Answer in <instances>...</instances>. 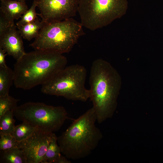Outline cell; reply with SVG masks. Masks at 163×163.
I'll use <instances>...</instances> for the list:
<instances>
[{"label":"cell","instance_id":"cell-1","mask_svg":"<svg viewBox=\"0 0 163 163\" xmlns=\"http://www.w3.org/2000/svg\"><path fill=\"white\" fill-rule=\"evenodd\" d=\"M67 63V59L62 54L35 50L26 53L14 65L13 84L16 88L25 90L43 85Z\"/></svg>","mask_w":163,"mask_h":163},{"label":"cell","instance_id":"cell-2","mask_svg":"<svg viewBox=\"0 0 163 163\" xmlns=\"http://www.w3.org/2000/svg\"><path fill=\"white\" fill-rule=\"evenodd\" d=\"M97 117L92 107L75 120L57 137L61 153L69 159L75 160L90 155L102 138L96 126Z\"/></svg>","mask_w":163,"mask_h":163},{"label":"cell","instance_id":"cell-3","mask_svg":"<svg viewBox=\"0 0 163 163\" xmlns=\"http://www.w3.org/2000/svg\"><path fill=\"white\" fill-rule=\"evenodd\" d=\"M89 98L98 123L111 114L120 87L119 76L108 62L101 59L94 60L89 78Z\"/></svg>","mask_w":163,"mask_h":163},{"label":"cell","instance_id":"cell-4","mask_svg":"<svg viewBox=\"0 0 163 163\" xmlns=\"http://www.w3.org/2000/svg\"><path fill=\"white\" fill-rule=\"evenodd\" d=\"M83 26L72 18L44 23L30 45L35 50L63 54L69 52L84 34Z\"/></svg>","mask_w":163,"mask_h":163},{"label":"cell","instance_id":"cell-5","mask_svg":"<svg viewBox=\"0 0 163 163\" xmlns=\"http://www.w3.org/2000/svg\"><path fill=\"white\" fill-rule=\"evenodd\" d=\"M86 76L87 70L83 66L74 64L66 66L42 85L41 91L69 100L85 102L90 97L89 90L85 86Z\"/></svg>","mask_w":163,"mask_h":163},{"label":"cell","instance_id":"cell-6","mask_svg":"<svg viewBox=\"0 0 163 163\" xmlns=\"http://www.w3.org/2000/svg\"><path fill=\"white\" fill-rule=\"evenodd\" d=\"M128 8L127 0H78V12L83 26L94 31L120 18Z\"/></svg>","mask_w":163,"mask_h":163},{"label":"cell","instance_id":"cell-7","mask_svg":"<svg viewBox=\"0 0 163 163\" xmlns=\"http://www.w3.org/2000/svg\"><path fill=\"white\" fill-rule=\"evenodd\" d=\"M13 112L18 120L53 133L59 130L68 118L64 107L40 102L26 103L18 106Z\"/></svg>","mask_w":163,"mask_h":163},{"label":"cell","instance_id":"cell-8","mask_svg":"<svg viewBox=\"0 0 163 163\" xmlns=\"http://www.w3.org/2000/svg\"><path fill=\"white\" fill-rule=\"evenodd\" d=\"M78 0H37L41 21L45 23L60 21L75 16Z\"/></svg>","mask_w":163,"mask_h":163},{"label":"cell","instance_id":"cell-9","mask_svg":"<svg viewBox=\"0 0 163 163\" xmlns=\"http://www.w3.org/2000/svg\"><path fill=\"white\" fill-rule=\"evenodd\" d=\"M54 134L37 127L28 138L19 142L18 147L23 151L27 163H41Z\"/></svg>","mask_w":163,"mask_h":163},{"label":"cell","instance_id":"cell-10","mask_svg":"<svg viewBox=\"0 0 163 163\" xmlns=\"http://www.w3.org/2000/svg\"><path fill=\"white\" fill-rule=\"evenodd\" d=\"M17 28L14 24L0 34V48L17 60L26 53L22 37Z\"/></svg>","mask_w":163,"mask_h":163},{"label":"cell","instance_id":"cell-11","mask_svg":"<svg viewBox=\"0 0 163 163\" xmlns=\"http://www.w3.org/2000/svg\"><path fill=\"white\" fill-rule=\"evenodd\" d=\"M28 9L26 2L13 0H0V13L5 19L14 23V20H18Z\"/></svg>","mask_w":163,"mask_h":163},{"label":"cell","instance_id":"cell-12","mask_svg":"<svg viewBox=\"0 0 163 163\" xmlns=\"http://www.w3.org/2000/svg\"><path fill=\"white\" fill-rule=\"evenodd\" d=\"M0 163H27L22 150L16 147L6 150H0Z\"/></svg>","mask_w":163,"mask_h":163},{"label":"cell","instance_id":"cell-13","mask_svg":"<svg viewBox=\"0 0 163 163\" xmlns=\"http://www.w3.org/2000/svg\"><path fill=\"white\" fill-rule=\"evenodd\" d=\"M14 80L13 70L7 66H0V97L9 95Z\"/></svg>","mask_w":163,"mask_h":163},{"label":"cell","instance_id":"cell-14","mask_svg":"<svg viewBox=\"0 0 163 163\" xmlns=\"http://www.w3.org/2000/svg\"><path fill=\"white\" fill-rule=\"evenodd\" d=\"M44 23L37 18L33 22L17 27L22 37L30 41L38 36Z\"/></svg>","mask_w":163,"mask_h":163},{"label":"cell","instance_id":"cell-15","mask_svg":"<svg viewBox=\"0 0 163 163\" xmlns=\"http://www.w3.org/2000/svg\"><path fill=\"white\" fill-rule=\"evenodd\" d=\"M57 137L54 133L41 163H56L62 155Z\"/></svg>","mask_w":163,"mask_h":163},{"label":"cell","instance_id":"cell-16","mask_svg":"<svg viewBox=\"0 0 163 163\" xmlns=\"http://www.w3.org/2000/svg\"><path fill=\"white\" fill-rule=\"evenodd\" d=\"M37 127L25 122L15 126L11 135L18 142L28 138L35 130Z\"/></svg>","mask_w":163,"mask_h":163},{"label":"cell","instance_id":"cell-17","mask_svg":"<svg viewBox=\"0 0 163 163\" xmlns=\"http://www.w3.org/2000/svg\"><path fill=\"white\" fill-rule=\"evenodd\" d=\"M14 116L13 111L9 110L0 117V135L13 133L15 126Z\"/></svg>","mask_w":163,"mask_h":163},{"label":"cell","instance_id":"cell-18","mask_svg":"<svg viewBox=\"0 0 163 163\" xmlns=\"http://www.w3.org/2000/svg\"><path fill=\"white\" fill-rule=\"evenodd\" d=\"M37 0H34L30 8L22 16L20 20L16 24L17 27L24 25L34 21L38 18L36 9L37 7Z\"/></svg>","mask_w":163,"mask_h":163},{"label":"cell","instance_id":"cell-19","mask_svg":"<svg viewBox=\"0 0 163 163\" xmlns=\"http://www.w3.org/2000/svg\"><path fill=\"white\" fill-rule=\"evenodd\" d=\"M18 100L9 95L0 97V117L8 111H13L18 107Z\"/></svg>","mask_w":163,"mask_h":163},{"label":"cell","instance_id":"cell-20","mask_svg":"<svg viewBox=\"0 0 163 163\" xmlns=\"http://www.w3.org/2000/svg\"><path fill=\"white\" fill-rule=\"evenodd\" d=\"M0 136V150H6L18 147L19 142L11 134H5Z\"/></svg>","mask_w":163,"mask_h":163},{"label":"cell","instance_id":"cell-21","mask_svg":"<svg viewBox=\"0 0 163 163\" xmlns=\"http://www.w3.org/2000/svg\"><path fill=\"white\" fill-rule=\"evenodd\" d=\"M2 49L0 48V66H7L5 60V56L7 54Z\"/></svg>","mask_w":163,"mask_h":163},{"label":"cell","instance_id":"cell-22","mask_svg":"<svg viewBox=\"0 0 163 163\" xmlns=\"http://www.w3.org/2000/svg\"><path fill=\"white\" fill-rule=\"evenodd\" d=\"M68 159L65 156L62 155L56 163H71V161Z\"/></svg>","mask_w":163,"mask_h":163},{"label":"cell","instance_id":"cell-23","mask_svg":"<svg viewBox=\"0 0 163 163\" xmlns=\"http://www.w3.org/2000/svg\"><path fill=\"white\" fill-rule=\"evenodd\" d=\"M22 2H25L26 0H13Z\"/></svg>","mask_w":163,"mask_h":163}]
</instances>
